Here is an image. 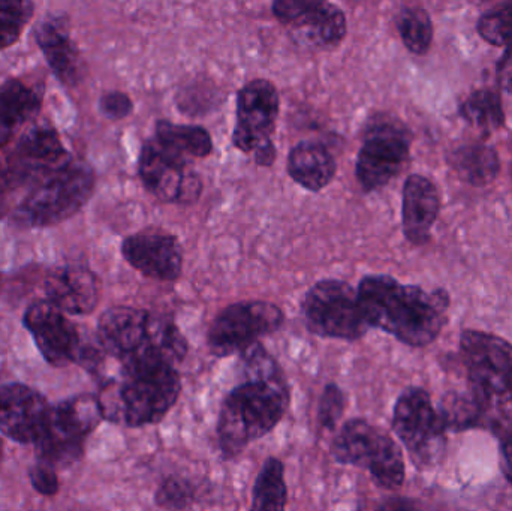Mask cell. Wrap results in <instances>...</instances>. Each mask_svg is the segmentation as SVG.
Here are the masks:
<instances>
[{"mask_svg":"<svg viewBox=\"0 0 512 511\" xmlns=\"http://www.w3.org/2000/svg\"><path fill=\"white\" fill-rule=\"evenodd\" d=\"M345 393L336 384H328L322 392L318 405V423L325 431H333L345 413Z\"/></svg>","mask_w":512,"mask_h":511,"instance_id":"33","label":"cell"},{"mask_svg":"<svg viewBox=\"0 0 512 511\" xmlns=\"http://www.w3.org/2000/svg\"><path fill=\"white\" fill-rule=\"evenodd\" d=\"M358 302L369 327L384 330L409 347L432 344L447 320L445 291L400 284L391 276H366L357 288Z\"/></svg>","mask_w":512,"mask_h":511,"instance_id":"2","label":"cell"},{"mask_svg":"<svg viewBox=\"0 0 512 511\" xmlns=\"http://www.w3.org/2000/svg\"><path fill=\"white\" fill-rule=\"evenodd\" d=\"M240 357L242 381L228 393L219 414L218 441L225 458L273 431L291 401L282 369L259 342Z\"/></svg>","mask_w":512,"mask_h":511,"instance_id":"1","label":"cell"},{"mask_svg":"<svg viewBox=\"0 0 512 511\" xmlns=\"http://www.w3.org/2000/svg\"><path fill=\"white\" fill-rule=\"evenodd\" d=\"M102 419L98 396H75L51 407L47 428L35 443L38 461L54 468L78 461L87 435L95 431Z\"/></svg>","mask_w":512,"mask_h":511,"instance_id":"7","label":"cell"},{"mask_svg":"<svg viewBox=\"0 0 512 511\" xmlns=\"http://www.w3.org/2000/svg\"><path fill=\"white\" fill-rule=\"evenodd\" d=\"M182 392L177 368L141 369L108 381L98 396L102 417L131 428L155 425L176 405Z\"/></svg>","mask_w":512,"mask_h":511,"instance_id":"3","label":"cell"},{"mask_svg":"<svg viewBox=\"0 0 512 511\" xmlns=\"http://www.w3.org/2000/svg\"><path fill=\"white\" fill-rule=\"evenodd\" d=\"M397 29L411 53L426 54L433 41L432 18L423 8H406L400 12Z\"/></svg>","mask_w":512,"mask_h":511,"instance_id":"29","label":"cell"},{"mask_svg":"<svg viewBox=\"0 0 512 511\" xmlns=\"http://www.w3.org/2000/svg\"><path fill=\"white\" fill-rule=\"evenodd\" d=\"M156 143L177 158L203 159L212 153L213 141L203 126L176 125L168 120L156 123Z\"/></svg>","mask_w":512,"mask_h":511,"instance_id":"25","label":"cell"},{"mask_svg":"<svg viewBox=\"0 0 512 511\" xmlns=\"http://www.w3.org/2000/svg\"><path fill=\"white\" fill-rule=\"evenodd\" d=\"M498 80L502 92L512 102V45L507 48L498 65Z\"/></svg>","mask_w":512,"mask_h":511,"instance_id":"36","label":"cell"},{"mask_svg":"<svg viewBox=\"0 0 512 511\" xmlns=\"http://www.w3.org/2000/svg\"><path fill=\"white\" fill-rule=\"evenodd\" d=\"M32 14L30 2H0V50L18 41Z\"/></svg>","mask_w":512,"mask_h":511,"instance_id":"30","label":"cell"},{"mask_svg":"<svg viewBox=\"0 0 512 511\" xmlns=\"http://www.w3.org/2000/svg\"><path fill=\"white\" fill-rule=\"evenodd\" d=\"M47 399L23 384L0 387V431L21 444H35L50 420Z\"/></svg>","mask_w":512,"mask_h":511,"instance_id":"18","label":"cell"},{"mask_svg":"<svg viewBox=\"0 0 512 511\" xmlns=\"http://www.w3.org/2000/svg\"><path fill=\"white\" fill-rule=\"evenodd\" d=\"M36 41L54 74L66 84L80 77V54L62 18H47L36 30Z\"/></svg>","mask_w":512,"mask_h":511,"instance_id":"22","label":"cell"},{"mask_svg":"<svg viewBox=\"0 0 512 511\" xmlns=\"http://www.w3.org/2000/svg\"><path fill=\"white\" fill-rule=\"evenodd\" d=\"M453 167L466 182L475 186L487 185L498 174V153L484 144L465 146L454 153Z\"/></svg>","mask_w":512,"mask_h":511,"instance_id":"26","label":"cell"},{"mask_svg":"<svg viewBox=\"0 0 512 511\" xmlns=\"http://www.w3.org/2000/svg\"><path fill=\"white\" fill-rule=\"evenodd\" d=\"M331 455L339 464L369 471L376 485L397 489L405 482V459L390 435L363 419L349 420L337 434Z\"/></svg>","mask_w":512,"mask_h":511,"instance_id":"5","label":"cell"},{"mask_svg":"<svg viewBox=\"0 0 512 511\" xmlns=\"http://www.w3.org/2000/svg\"><path fill=\"white\" fill-rule=\"evenodd\" d=\"M11 168H9V162H6L5 159L0 155V192L6 188V186L11 183Z\"/></svg>","mask_w":512,"mask_h":511,"instance_id":"39","label":"cell"},{"mask_svg":"<svg viewBox=\"0 0 512 511\" xmlns=\"http://www.w3.org/2000/svg\"><path fill=\"white\" fill-rule=\"evenodd\" d=\"M303 314L307 329L321 338L357 341L370 329L357 290L339 279L316 282L304 296Z\"/></svg>","mask_w":512,"mask_h":511,"instance_id":"8","label":"cell"},{"mask_svg":"<svg viewBox=\"0 0 512 511\" xmlns=\"http://www.w3.org/2000/svg\"><path fill=\"white\" fill-rule=\"evenodd\" d=\"M280 24L313 47H336L345 39L346 17L339 6L319 0H277L271 6Z\"/></svg>","mask_w":512,"mask_h":511,"instance_id":"14","label":"cell"},{"mask_svg":"<svg viewBox=\"0 0 512 511\" xmlns=\"http://www.w3.org/2000/svg\"><path fill=\"white\" fill-rule=\"evenodd\" d=\"M336 171V159L324 144L304 141L289 152V176L307 191L319 192L330 185Z\"/></svg>","mask_w":512,"mask_h":511,"instance_id":"23","label":"cell"},{"mask_svg":"<svg viewBox=\"0 0 512 511\" xmlns=\"http://www.w3.org/2000/svg\"><path fill=\"white\" fill-rule=\"evenodd\" d=\"M48 302L72 315L95 311L101 299V282L92 270L68 266L54 270L45 282Z\"/></svg>","mask_w":512,"mask_h":511,"instance_id":"20","label":"cell"},{"mask_svg":"<svg viewBox=\"0 0 512 511\" xmlns=\"http://www.w3.org/2000/svg\"><path fill=\"white\" fill-rule=\"evenodd\" d=\"M99 105H101L102 113L114 120L125 119L134 108L131 98L123 92L105 93Z\"/></svg>","mask_w":512,"mask_h":511,"instance_id":"35","label":"cell"},{"mask_svg":"<svg viewBox=\"0 0 512 511\" xmlns=\"http://www.w3.org/2000/svg\"><path fill=\"white\" fill-rule=\"evenodd\" d=\"M285 315L279 306L262 300L239 302L219 312L207 333V345L216 357L242 354L283 326Z\"/></svg>","mask_w":512,"mask_h":511,"instance_id":"10","label":"cell"},{"mask_svg":"<svg viewBox=\"0 0 512 511\" xmlns=\"http://www.w3.org/2000/svg\"><path fill=\"white\" fill-rule=\"evenodd\" d=\"M408 158L409 140L405 132L390 125L379 126L358 153V182L366 191L382 188L402 171Z\"/></svg>","mask_w":512,"mask_h":511,"instance_id":"16","label":"cell"},{"mask_svg":"<svg viewBox=\"0 0 512 511\" xmlns=\"http://www.w3.org/2000/svg\"><path fill=\"white\" fill-rule=\"evenodd\" d=\"M155 501L161 509L183 511L194 506L197 488L188 480L170 477L159 485Z\"/></svg>","mask_w":512,"mask_h":511,"instance_id":"32","label":"cell"},{"mask_svg":"<svg viewBox=\"0 0 512 511\" xmlns=\"http://www.w3.org/2000/svg\"><path fill=\"white\" fill-rule=\"evenodd\" d=\"M376 511H423V509L415 501L396 497L384 501Z\"/></svg>","mask_w":512,"mask_h":511,"instance_id":"38","label":"cell"},{"mask_svg":"<svg viewBox=\"0 0 512 511\" xmlns=\"http://www.w3.org/2000/svg\"><path fill=\"white\" fill-rule=\"evenodd\" d=\"M123 258L147 278L176 281L183 270V249L173 234L161 228H146L122 243Z\"/></svg>","mask_w":512,"mask_h":511,"instance_id":"17","label":"cell"},{"mask_svg":"<svg viewBox=\"0 0 512 511\" xmlns=\"http://www.w3.org/2000/svg\"><path fill=\"white\" fill-rule=\"evenodd\" d=\"M460 353L469 378V390L484 407L495 411L512 408V345L480 330H465Z\"/></svg>","mask_w":512,"mask_h":511,"instance_id":"4","label":"cell"},{"mask_svg":"<svg viewBox=\"0 0 512 511\" xmlns=\"http://www.w3.org/2000/svg\"><path fill=\"white\" fill-rule=\"evenodd\" d=\"M24 326L50 365L62 368L78 362L83 341L65 312L48 302L33 303L24 315Z\"/></svg>","mask_w":512,"mask_h":511,"instance_id":"15","label":"cell"},{"mask_svg":"<svg viewBox=\"0 0 512 511\" xmlns=\"http://www.w3.org/2000/svg\"><path fill=\"white\" fill-rule=\"evenodd\" d=\"M499 453H501V470L504 473L505 479L512 485V429L505 428L502 431L501 446H499Z\"/></svg>","mask_w":512,"mask_h":511,"instance_id":"37","label":"cell"},{"mask_svg":"<svg viewBox=\"0 0 512 511\" xmlns=\"http://www.w3.org/2000/svg\"><path fill=\"white\" fill-rule=\"evenodd\" d=\"M98 342L105 354L120 363L147 356L174 366L153 344L152 314L141 309L116 306L104 312L99 318Z\"/></svg>","mask_w":512,"mask_h":511,"instance_id":"11","label":"cell"},{"mask_svg":"<svg viewBox=\"0 0 512 511\" xmlns=\"http://www.w3.org/2000/svg\"><path fill=\"white\" fill-rule=\"evenodd\" d=\"M41 107V93L21 80H9L0 86V147L15 137L27 120Z\"/></svg>","mask_w":512,"mask_h":511,"instance_id":"24","label":"cell"},{"mask_svg":"<svg viewBox=\"0 0 512 511\" xmlns=\"http://www.w3.org/2000/svg\"><path fill=\"white\" fill-rule=\"evenodd\" d=\"M30 482L35 491L44 497H54L59 492V479L56 476V468L45 462H39L30 468Z\"/></svg>","mask_w":512,"mask_h":511,"instance_id":"34","label":"cell"},{"mask_svg":"<svg viewBox=\"0 0 512 511\" xmlns=\"http://www.w3.org/2000/svg\"><path fill=\"white\" fill-rule=\"evenodd\" d=\"M138 173L150 194L165 203H192L201 194L200 177L188 161L162 149L155 140L141 150Z\"/></svg>","mask_w":512,"mask_h":511,"instance_id":"13","label":"cell"},{"mask_svg":"<svg viewBox=\"0 0 512 511\" xmlns=\"http://www.w3.org/2000/svg\"><path fill=\"white\" fill-rule=\"evenodd\" d=\"M72 159L63 147L57 132L50 126H32L18 141L11 168L17 179L38 180L71 164Z\"/></svg>","mask_w":512,"mask_h":511,"instance_id":"19","label":"cell"},{"mask_svg":"<svg viewBox=\"0 0 512 511\" xmlns=\"http://www.w3.org/2000/svg\"><path fill=\"white\" fill-rule=\"evenodd\" d=\"M95 174L89 165L72 161L62 170L35 180V188L21 204L24 221L50 227L74 216L89 200Z\"/></svg>","mask_w":512,"mask_h":511,"instance_id":"6","label":"cell"},{"mask_svg":"<svg viewBox=\"0 0 512 511\" xmlns=\"http://www.w3.org/2000/svg\"><path fill=\"white\" fill-rule=\"evenodd\" d=\"M280 110V96L271 81L258 78L249 81L237 95V122L233 143L245 153H255L273 143L274 129Z\"/></svg>","mask_w":512,"mask_h":511,"instance_id":"12","label":"cell"},{"mask_svg":"<svg viewBox=\"0 0 512 511\" xmlns=\"http://www.w3.org/2000/svg\"><path fill=\"white\" fill-rule=\"evenodd\" d=\"M441 198L435 183L420 174H412L403 186L402 219L406 239L424 245L438 219Z\"/></svg>","mask_w":512,"mask_h":511,"instance_id":"21","label":"cell"},{"mask_svg":"<svg viewBox=\"0 0 512 511\" xmlns=\"http://www.w3.org/2000/svg\"><path fill=\"white\" fill-rule=\"evenodd\" d=\"M393 429L415 465L432 467L441 461L447 447V426L426 390L411 387L399 396Z\"/></svg>","mask_w":512,"mask_h":511,"instance_id":"9","label":"cell"},{"mask_svg":"<svg viewBox=\"0 0 512 511\" xmlns=\"http://www.w3.org/2000/svg\"><path fill=\"white\" fill-rule=\"evenodd\" d=\"M478 33L487 42L499 47L512 45V3L486 12L478 21Z\"/></svg>","mask_w":512,"mask_h":511,"instance_id":"31","label":"cell"},{"mask_svg":"<svg viewBox=\"0 0 512 511\" xmlns=\"http://www.w3.org/2000/svg\"><path fill=\"white\" fill-rule=\"evenodd\" d=\"M285 470L276 458L267 459L255 480L251 511H285Z\"/></svg>","mask_w":512,"mask_h":511,"instance_id":"27","label":"cell"},{"mask_svg":"<svg viewBox=\"0 0 512 511\" xmlns=\"http://www.w3.org/2000/svg\"><path fill=\"white\" fill-rule=\"evenodd\" d=\"M462 116L469 125L481 132H493L505 122L501 96L489 89L477 90L463 102Z\"/></svg>","mask_w":512,"mask_h":511,"instance_id":"28","label":"cell"},{"mask_svg":"<svg viewBox=\"0 0 512 511\" xmlns=\"http://www.w3.org/2000/svg\"><path fill=\"white\" fill-rule=\"evenodd\" d=\"M0 458H2V444H0Z\"/></svg>","mask_w":512,"mask_h":511,"instance_id":"40","label":"cell"}]
</instances>
